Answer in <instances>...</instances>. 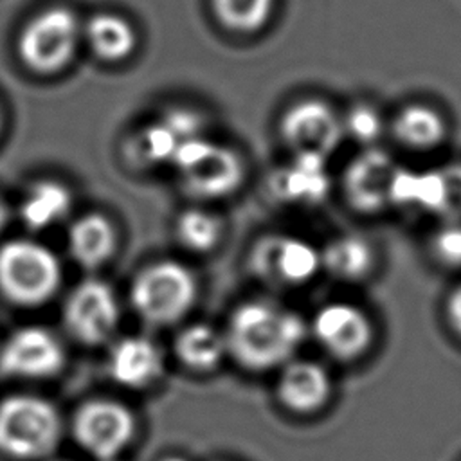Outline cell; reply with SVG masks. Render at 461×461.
I'll list each match as a JSON object with an SVG mask.
<instances>
[{
	"instance_id": "d6986e66",
	"label": "cell",
	"mask_w": 461,
	"mask_h": 461,
	"mask_svg": "<svg viewBox=\"0 0 461 461\" xmlns=\"http://www.w3.org/2000/svg\"><path fill=\"white\" fill-rule=\"evenodd\" d=\"M68 249L81 267L95 268L103 265L115 249V232L112 223L101 214L81 216L70 227Z\"/></svg>"
},
{
	"instance_id": "4fadbf2b",
	"label": "cell",
	"mask_w": 461,
	"mask_h": 461,
	"mask_svg": "<svg viewBox=\"0 0 461 461\" xmlns=\"http://www.w3.org/2000/svg\"><path fill=\"white\" fill-rule=\"evenodd\" d=\"M65 355L58 339L43 328L14 331L0 349V371L14 376H50L63 366Z\"/></svg>"
},
{
	"instance_id": "484cf974",
	"label": "cell",
	"mask_w": 461,
	"mask_h": 461,
	"mask_svg": "<svg viewBox=\"0 0 461 461\" xmlns=\"http://www.w3.org/2000/svg\"><path fill=\"white\" fill-rule=\"evenodd\" d=\"M185 139L178 133L175 124L164 115L160 121L146 126L139 137V149L140 155L155 164L171 162L178 146Z\"/></svg>"
},
{
	"instance_id": "f1b7e54d",
	"label": "cell",
	"mask_w": 461,
	"mask_h": 461,
	"mask_svg": "<svg viewBox=\"0 0 461 461\" xmlns=\"http://www.w3.org/2000/svg\"><path fill=\"white\" fill-rule=\"evenodd\" d=\"M441 175V205L438 214L445 220H461V164L439 167Z\"/></svg>"
},
{
	"instance_id": "4316f807",
	"label": "cell",
	"mask_w": 461,
	"mask_h": 461,
	"mask_svg": "<svg viewBox=\"0 0 461 461\" xmlns=\"http://www.w3.org/2000/svg\"><path fill=\"white\" fill-rule=\"evenodd\" d=\"M340 119L344 137L355 140L362 148L376 146L378 139L382 137L384 119L378 110L369 104H355Z\"/></svg>"
},
{
	"instance_id": "277c9868",
	"label": "cell",
	"mask_w": 461,
	"mask_h": 461,
	"mask_svg": "<svg viewBox=\"0 0 461 461\" xmlns=\"http://www.w3.org/2000/svg\"><path fill=\"white\" fill-rule=\"evenodd\" d=\"M61 267L43 245L13 240L0 247V290L18 304L45 303L59 286Z\"/></svg>"
},
{
	"instance_id": "30bf717a",
	"label": "cell",
	"mask_w": 461,
	"mask_h": 461,
	"mask_svg": "<svg viewBox=\"0 0 461 461\" xmlns=\"http://www.w3.org/2000/svg\"><path fill=\"white\" fill-rule=\"evenodd\" d=\"M135 430L133 416L126 407L110 400L85 403L74 420V432L83 448L99 459L119 454Z\"/></svg>"
},
{
	"instance_id": "603a6c76",
	"label": "cell",
	"mask_w": 461,
	"mask_h": 461,
	"mask_svg": "<svg viewBox=\"0 0 461 461\" xmlns=\"http://www.w3.org/2000/svg\"><path fill=\"white\" fill-rule=\"evenodd\" d=\"M70 203V191L63 184L56 180H40L25 194L20 205V216L27 227L41 230L63 220Z\"/></svg>"
},
{
	"instance_id": "44dd1931",
	"label": "cell",
	"mask_w": 461,
	"mask_h": 461,
	"mask_svg": "<svg viewBox=\"0 0 461 461\" xmlns=\"http://www.w3.org/2000/svg\"><path fill=\"white\" fill-rule=\"evenodd\" d=\"M391 205L438 214L441 205L439 169L414 171L398 166L391 185Z\"/></svg>"
},
{
	"instance_id": "2e32d148",
	"label": "cell",
	"mask_w": 461,
	"mask_h": 461,
	"mask_svg": "<svg viewBox=\"0 0 461 461\" xmlns=\"http://www.w3.org/2000/svg\"><path fill=\"white\" fill-rule=\"evenodd\" d=\"M110 371L122 385L144 387L162 373L160 349L146 337H126L112 349Z\"/></svg>"
},
{
	"instance_id": "9a60e30c",
	"label": "cell",
	"mask_w": 461,
	"mask_h": 461,
	"mask_svg": "<svg viewBox=\"0 0 461 461\" xmlns=\"http://www.w3.org/2000/svg\"><path fill=\"white\" fill-rule=\"evenodd\" d=\"M331 380L326 369L312 360H288L281 366L277 396L281 403L301 414L319 411L330 398Z\"/></svg>"
},
{
	"instance_id": "836d02e7",
	"label": "cell",
	"mask_w": 461,
	"mask_h": 461,
	"mask_svg": "<svg viewBox=\"0 0 461 461\" xmlns=\"http://www.w3.org/2000/svg\"><path fill=\"white\" fill-rule=\"evenodd\" d=\"M0 121H2V119H0Z\"/></svg>"
},
{
	"instance_id": "7402d4cb",
	"label": "cell",
	"mask_w": 461,
	"mask_h": 461,
	"mask_svg": "<svg viewBox=\"0 0 461 461\" xmlns=\"http://www.w3.org/2000/svg\"><path fill=\"white\" fill-rule=\"evenodd\" d=\"M85 38L92 50L108 61H119L130 56L137 43L131 23L112 13L94 14L85 25Z\"/></svg>"
},
{
	"instance_id": "1f68e13d",
	"label": "cell",
	"mask_w": 461,
	"mask_h": 461,
	"mask_svg": "<svg viewBox=\"0 0 461 461\" xmlns=\"http://www.w3.org/2000/svg\"><path fill=\"white\" fill-rule=\"evenodd\" d=\"M164 461H185V459H182V457H166Z\"/></svg>"
},
{
	"instance_id": "8fae6325",
	"label": "cell",
	"mask_w": 461,
	"mask_h": 461,
	"mask_svg": "<svg viewBox=\"0 0 461 461\" xmlns=\"http://www.w3.org/2000/svg\"><path fill=\"white\" fill-rule=\"evenodd\" d=\"M398 166L384 149L364 148L346 167L344 193L360 212H380L391 205V185Z\"/></svg>"
},
{
	"instance_id": "d6a6232c",
	"label": "cell",
	"mask_w": 461,
	"mask_h": 461,
	"mask_svg": "<svg viewBox=\"0 0 461 461\" xmlns=\"http://www.w3.org/2000/svg\"><path fill=\"white\" fill-rule=\"evenodd\" d=\"M101 461H113V459H101Z\"/></svg>"
},
{
	"instance_id": "7c38bea8",
	"label": "cell",
	"mask_w": 461,
	"mask_h": 461,
	"mask_svg": "<svg viewBox=\"0 0 461 461\" xmlns=\"http://www.w3.org/2000/svg\"><path fill=\"white\" fill-rule=\"evenodd\" d=\"M119 306L113 290L99 281L79 283L67 299L65 322L76 339L86 344L104 340L117 324Z\"/></svg>"
},
{
	"instance_id": "f546056e",
	"label": "cell",
	"mask_w": 461,
	"mask_h": 461,
	"mask_svg": "<svg viewBox=\"0 0 461 461\" xmlns=\"http://www.w3.org/2000/svg\"><path fill=\"white\" fill-rule=\"evenodd\" d=\"M447 319L454 331L461 337V285L456 286L447 299Z\"/></svg>"
},
{
	"instance_id": "5b68a950",
	"label": "cell",
	"mask_w": 461,
	"mask_h": 461,
	"mask_svg": "<svg viewBox=\"0 0 461 461\" xmlns=\"http://www.w3.org/2000/svg\"><path fill=\"white\" fill-rule=\"evenodd\" d=\"M59 418L36 396H11L0 403V450L14 457H38L58 441Z\"/></svg>"
},
{
	"instance_id": "4dcf8cb0",
	"label": "cell",
	"mask_w": 461,
	"mask_h": 461,
	"mask_svg": "<svg viewBox=\"0 0 461 461\" xmlns=\"http://www.w3.org/2000/svg\"><path fill=\"white\" fill-rule=\"evenodd\" d=\"M5 221H7V207H5V205H4V202L0 200V230L4 229Z\"/></svg>"
},
{
	"instance_id": "52a82bcc",
	"label": "cell",
	"mask_w": 461,
	"mask_h": 461,
	"mask_svg": "<svg viewBox=\"0 0 461 461\" xmlns=\"http://www.w3.org/2000/svg\"><path fill=\"white\" fill-rule=\"evenodd\" d=\"M252 272L276 286H301L321 270V250L290 234L263 236L250 250Z\"/></svg>"
},
{
	"instance_id": "ac0fdd59",
	"label": "cell",
	"mask_w": 461,
	"mask_h": 461,
	"mask_svg": "<svg viewBox=\"0 0 461 461\" xmlns=\"http://www.w3.org/2000/svg\"><path fill=\"white\" fill-rule=\"evenodd\" d=\"M373 265V245L358 234L337 236L321 250V268L340 281L364 279Z\"/></svg>"
},
{
	"instance_id": "cb8c5ba5",
	"label": "cell",
	"mask_w": 461,
	"mask_h": 461,
	"mask_svg": "<svg viewBox=\"0 0 461 461\" xmlns=\"http://www.w3.org/2000/svg\"><path fill=\"white\" fill-rule=\"evenodd\" d=\"M218 22L240 34L259 31L270 20L276 0H211Z\"/></svg>"
},
{
	"instance_id": "7a4b0ae2",
	"label": "cell",
	"mask_w": 461,
	"mask_h": 461,
	"mask_svg": "<svg viewBox=\"0 0 461 461\" xmlns=\"http://www.w3.org/2000/svg\"><path fill=\"white\" fill-rule=\"evenodd\" d=\"M171 164L176 167L184 189L200 200L232 194L245 176L241 155L203 135L184 140Z\"/></svg>"
},
{
	"instance_id": "5bb4252c",
	"label": "cell",
	"mask_w": 461,
	"mask_h": 461,
	"mask_svg": "<svg viewBox=\"0 0 461 461\" xmlns=\"http://www.w3.org/2000/svg\"><path fill=\"white\" fill-rule=\"evenodd\" d=\"M328 158L294 153L292 160L279 167L272 176V193L295 205H315L330 191Z\"/></svg>"
},
{
	"instance_id": "83f0119b",
	"label": "cell",
	"mask_w": 461,
	"mask_h": 461,
	"mask_svg": "<svg viewBox=\"0 0 461 461\" xmlns=\"http://www.w3.org/2000/svg\"><path fill=\"white\" fill-rule=\"evenodd\" d=\"M430 252L445 267H461V220H445L430 238Z\"/></svg>"
},
{
	"instance_id": "e0dca14e",
	"label": "cell",
	"mask_w": 461,
	"mask_h": 461,
	"mask_svg": "<svg viewBox=\"0 0 461 461\" xmlns=\"http://www.w3.org/2000/svg\"><path fill=\"white\" fill-rule=\"evenodd\" d=\"M394 139L418 151H427L439 146L447 137V121L432 106L412 103L403 106L393 119Z\"/></svg>"
},
{
	"instance_id": "d4e9b609",
	"label": "cell",
	"mask_w": 461,
	"mask_h": 461,
	"mask_svg": "<svg viewBox=\"0 0 461 461\" xmlns=\"http://www.w3.org/2000/svg\"><path fill=\"white\" fill-rule=\"evenodd\" d=\"M221 220L205 209L193 207L184 211L176 220L178 241L193 252L205 254L212 250L221 240Z\"/></svg>"
},
{
	"instance_id": "8992f818",
	"label": "cell",
	"mask_w": 461,
	"mask_h": 461,
	"mask_svg": "<svg viewBox=\"0 0 461 461\" xmlns=\"http://www.w3.org/2000/svg\"><path fill=\"white\" fill-rule=\"evenodd\" d=\"M79 40L76 14L61 5L38 13L23 27L18 52L29 68L36 72H56L74 56Z\"/></svg>"
},
{
	"instance_id": "ffe728a7",
	"label": "cell",
	"mask_w": 461,
	"mask_h": 461,
	"mask_svg": "<svg viewBox=\"0 0 461 461\" xmlns=\"http://www.w3.org/2000/svg\"><path fill=\"white\" fill-rule=\"evenodd\" d=\"M175 351L178 360L193 371H212L227 355L223 331L205 322L185 326L176 340Z\"/></svg>"
},
{
	"instance_id": "6da1fadb",
	"label": "cell",
	"mask_w": 461,
	"mask_h": 461,
	"mask_svg": "<svg viewBox=\"0 0 461 461\" xmlns=\"http://www.w3.org/2000/svg\"><path fill=\"white\" fill-rule=\"evenodd\" d=\"M308 335L301 315L279 303L252 299L236 306L223 331L227 355L249 371H267L294 358Z\"/></svg>"
},
{
	"instance_id": "9c48e42d",
	"label": "cell",
	"mask_w": 461,
	"mask_h": 461,
	"mask_svg": "<svg viewBox=\"0 0 461 461\" xmlns=\"http://www.w3.org/2000/svg\"><path fill=\"white\" fill-rule=\"evenodd\" d=\"M315 340L335 358L362 357L373 342V322L351 303H328L315 313L310 326Z\"/></svg>"
},
{
	"instance_id": "ba28073f",
	"label": "cell",
	"mask_w": 461,
	"mask_h": 461,
	"mask_svg": "<svg viewBox=\"0 0 461 461\" xmlns=\"http://www.w3.org/2000/svg\"><path fill=\"white\" fill-rule=\"evenodd\" d=\"M279 131L292 153L328 158L342 142L340 115L321 99H303L290 104L279 122Z\"/></svg>"
},
{
	"instance_id": "3957f363",
	"label": "cell",
	"mask_w": 461,
	"mask_h": 461,
	"mask_svg": "<svg viewBox=\"0 0 461 461\" xmlns=\"http://www.w3.org/2000/svg\"><path fill=\"white\" fill-rule=\"evenodd\" d=\"M196 297V277L178 261L148 265L137 274L131 285L135 312L153 324L176 322L191 310Z\"/></svg>"
}]
</instances>
